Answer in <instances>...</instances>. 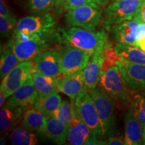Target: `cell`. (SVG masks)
<instances>
[{"label": "cell", "instance_id": "484cf974", "mask_svg": "<svg viewBox=\"0 0 145 145\" xmlns=\"http://www.w3.org/2000/svg\"><path fill=\"white\" fill-rule=\"evenodd\" d=\"M21 62L14 54L12 47L8 45L1 50L0 61V76L3 79L11 70Z\"/></svg>", "mask_w": 145, "mask_h": 145}, {"label": "cell", "instance_id": "277c9868", "mask_svg": "<svg viewBox=\"0 0 145 145\" xmlns=\"http://www.w3.org/2000/svg\"><path fill=\"white\" fill-rule=\"evenodd\" d=\"M56 20L48 13L34 14L21 18L14 30L12 40L28 39L36 34L53 33Z\"/></svg>", "mask_w": 145, "mask_h": 145}, {"label": "cell", "instance_id": "8992f818", "mask_svg": "<svg viewBox=\"0 0 145 145\" xmlns=\"http://www.w3.org/2000/svg\"><path fill=\"white\" fill-rule=\"evenodd\" d=\"M142 0H114L104 10V23L108 29L135 19Z\"/></svg>", "mask_w": 145, "mask_h": 145}, {"label": "cell", "instance_id": "44dd1931", "mask_svg": "<svg viewBox=\"0 0 145 145\" xmlns=\"http://www.w3.org/2000/svg\"><path fill=\"white\" fill-rule=\"evenodd\" d=\"M32 78L39 96H46L58 89V78H54L41 74L38 71H32Z\"/></svg>", "mask_w": 145, "mask_h": 145}, {"label": "cell", "instance_id": "ba28073f", "mask_svg": "<svg viewBox=\"0 0 145 145\" xmlns=\"http://www.w3.org/2000/svg\"><path fill=\"white\" fill-rule=\"evenodd\" d=\"M50 34H36L22 40H12L9 45L20 62L30 61L49 47L46 36Z\"/></svg>", "mask_w": 145, "mask_h": 145}, {"label": "cell", "instance_id": "5bb4252c", "mask_svg": "<svg viewBox=\"0 0 145 145\" xmlns=\"http://www.w3.org/2000/svg\"><path fill=\"white\" fill-rule=\"evenodd\" d=\"M57 87L59 91L73 100L85 90L88 89L85 83L83 71L58 77Z\"/></svg>", "mask_w": 145, "mask_h": 145}, {"label": "cell", "instance_id": "8d00e7d4", "mask_svg": "<svg viewBox=\"0 0 145 145\" xmlns=\"http://www.w3.org/2000/svg\"><path fill=\"white\" fill-rule=\"evenodd\" d=\"M137 46L145 51V36L137 42Z\"/></svg>", "mask_w": 145, "mask_h": 145}, {"label": "cell", "instance_id": "30bf717a", "mask_svg": "<svg viewBox=\"0 0 145 145\" xmlns=\"http://www.w3.org/2000/svg\"><path fill=\"white\" fill-rule=\"evenodd\" d=\"M116 65L130 89L134 93H143L145 89V65L120 59Z\"/></svg>", "mask_w": 145, "mask_h": 145}, {"label": "cell", "instance_id": "f546056e", "mask_svg": "<svg viewBox=\"0 0 145 145\" xmlns=\"http://www.w3.org/2000/svg\"><path fill=\"white\" fill-rule=\"evenodd\" d=\"M16 18H5L0 16V32L1 35L7 36L15 29L17 24Z\"/></svg>", "mask_w": 145, "mask_h": 145}, {"label": "cell", "instance_id": "d6a6232c", "mask_svg": "<svg viewBox=\"0 0 145 145\" xmlns=\"http://www.w3.org/2000/svg\"><path fill=\"white\" fill-rule=\"evenodd\" d=\"M0 16L5 18L16 17L5 3L4 0H0Z\"/></svg>", "mask_w": 145, "mask_h": 145}, {"label": "cell", "instance_id": "ac0fdd59", "mask_svg": "<svg viewBox=\"0 0 145 145\" xmlns=\"http://www.w3.org/2000/svg\"><path fill=\"white\" fill-rule=\"evenodd\" d=\"M22 107L3 106L0 111V129L1 133L8 134L16 128L23 118L25 110Z\"/></svg>", "mask_w": 145, "mask_h": 145}, {"label": "cell", "instance_id": "7402d4cb", "mask_svg": "<svg viewBox=\"0 0 145 145\" xmlns=\"http://www.w3.org/2000/svg\"><path fill=\"white\" fill-rule=\"evenodd\" d=\"M47 116L35 108L27 109L21 121V126L32 132H39L42 128Z\"/></svg>", "mask_w": 145, "mask_h": 145}, {"label": "cell", "instance_id": "4dcf8cb0", "mask_svg": "<svg viewBox=\"0 0 145 145\" xmlns=\"http://www.w3.org/2000/svg\"><path fill=\"white\" fill-rule=\"evenodd\" d=\"M86 5H91L97 8H101V6L97 5L93 0H65L64 10L67 12L69 10H73V9Z\"/></svg>", "mask_w": 145, "mask_h": 145}, {"label": "cell", "instance_id": "7a4b0ae2", "mask_svg": "<svg viewBox=\"0 0 145 145\" xmlns=\"http://www.w3.org/2000/svg\"><path fill=\"white\" fill-rule=\"evenodd\" d=\"M115 101L120 108L129 107L133 91L130 89L116 65L103 72L99 86Z\"/></svg>", "mask_w": 145, "mask_h": 145}, {"label": "cell", "instance_id": "7c38bea8", "mask_svg": "<svg viewBox=\"0 0 145 145\" xmlns=\"http://www.w3.org/2000/svg\"><path fill=\"white\" fill-rule=\"evenodd\" d=\"M32 60L36 71L40 73L54 78H58L63 75L61 54L59 52L44 50Z\"/></svg>", "mask_w": 145, "mask_h": 145}, {"label": "cell", "instance_id": "e575fe53", "mask_svg": "<svg viewBox=\"0 0 145 145\" xmlns=\"http://www.w3.org/2000/svg\"><path fill=\"white\" fill-rule=\"evenodd\" d=\"M85 145H90V144H93V145H104L105 144V142L104 140H100V139L97 138V137H94L93 135H91L90 137H89V138L87 139L86 142L84 143Z\"/></svg>", "mask_w": 145, "mask_h": 145}, {"label": "cell", "instance_id": "b9f144b4", "mask_svg": "<svg viewBox=\"0 0 145 145\" xmlns=\"http://www.w3.org/2000/svg\"><path fill=\"white\" fill-rule=\"evenodd\" d=\"M142 1H145V0H142Z\"/></svg>", "mask_w": 145, "mask_h": 145}, {"label": "cell", "instance_id": "8fae6325", "mask_svg": "<svg viewBox=\"0 0 145 145\" xmlns=\"http://www.w3.org/2000/svg\"><path fill=\"white\" fill-rule=\"evenodd\" d=\"M31 77V61L21 62L3 78L0 91H2L7 97H10Z\"/></svg>", "mask_w": 145, "mask_h": 145}, {"label": "cell", "instance_id": "2e32d148", "mask_svg": "<svg viewBox=\"0 0 145 145\" xmlns=\"http://www.w3.org/2000/svg\"><path fill=\"white\" fill-rule=\"evenodd\" d=\"M104 57V51L93 53L88 64L83 70L85 83L88 89L95 88L98 86L103 74L102 65Z\"/></svg>", "mask_w": 145, "mask_h": 145}, {"label": "cell", "instance_id": "d6986e66", "mask_svg": "<svg viewBox=\"0 0 145 145\" xmlns=\"http://www.w3.org/2000/svg\"><path fill=\"white\" fill-rule=\"evenodd\" d=\"M139 21L126 20L112 27V34L117 43L137 46L136 30Z\"/></svg>", "mask_w": 145, "mask_h": 145}, {"label": "cell", "instance_id": "1f68e13d", "mask_svg": "<svg viewBox=\"0 0 145 145\" xmlns=\"http://www.w3.org/2000/svg\"><path fill=\"white\" fill-rule=\"evenodd\" d=\"M105 145H124L126 144L125 141L124 137H122L121 136H112V137L106 138L104 140Z\"/></svg>", "mask_w": 145, "mask_h": 145}, {"label": "cell", "instance_id": "ab89813d", "mask_svg": "<svg viewBox=\"0 0 145 145\" xmlns=\"http://www.w3.org/2000/svg\"><path fill=\"white\" fill-rule=\"evenodd\" d=\"M143 144H145V127L143 129Z\"/></svg>", "mask_w": 145, "mask_h": 145}, {"label": "cell", "instance_id": "836d02e7", "mask_svg": "<svg viewBox=\"0 0 145 145\" xmlns=\"http://www.w3.org/2000/svg\"><path fill=\"white\" fill-rule=\"evenodd\" d=\"M134 20L145 23V1H142L137 16Z\"/></svg>", "mask_w": 145, "mask_h": 145}, {"label": "cell", "instance_id": "cb8c5ba5", "mask_svg": "<svg viewBox=\"0 0 145 145\" xmlns=\"http://www.w3.org/2000/svg\"><path fill=\"white\" fill-rule=\"evenodd\" d=\"M62 99L59 91H55L46 96H39L33 107L45 115L50 116L59 108Z\"/></svg>", "mask_w": 145, "mask_h": 145}, {"label": "cell", "instance_id": "f35d334b", "mask_svg": "<svg viewBox=\"0 0 145 145\" xmlns=\"http://www.w3.org/2000/svg\"><path fill=\"white\" fill-rule=\"evenodd\" d=\"M95 2L99 5L101 7H104L107 5V4L109 3L110 0H93Z\"/></svg>", "mask_w": 145, "mask_h": 145}, {"label": "cell", "instance_id": "74e56055", "mask_svg": "<svg viewBox=\"0 0 145 145\" xmlns=\"http://www.w3.org/2000/svg\"><path fill=\"white\" fill-rule=\"evenodd\" d=\"M8 97L5 95V94L2 91H0V107L2 108L5 104V101Z\"/></svg>", "mask_w": 145, "mask_h": 145}, {"label": "cell", "instance_id": "5b68a950", "mask_svg": "<svg viewBox=\"0 0 145 145\" xmlns=\"http://www.w3.org/2000/svg\"><path fill=\"white\" fill-rule=\"evenodd\" d=\"M76 114L89 128L91 134L97 138H104L100 120L88 89L85 90L74 100Z\"/></svg>", "mask_w": 145, "mask_h": 145}, {"label": "cell", "instance_id": "d4e9b609", "mask_svg": "<svg viewBox=\"0 0 145 145\" xmlns=\"http://www.w3.org/2000/svg\"><path fill=\"white\" fill-rule=\"evenodd\" d=\"M10 141L14 145H35L38 144L37 136L23 127H16L11 131Z\"/></svg>", "mask_w": 145, "mask_h": 145}, {"label": "cell", "instance_id": "3957f363", "mask_svg": "<svg viewBox=\"0 0 145 145\" xmlns=\"http://www.w3.org/2000/svg\"><path fill=\"white\" fill-rule=\"evenodd\" d=\"M97 110L104 138L115 135L117 116L115 101L100 86L88 89Z\"/></svg>", "mask_w": 145, "mask_h": 145}, {"label": "cell", "instance_id": "4316f807", "mask_svg": "<svg viewBox=\"0 0 145 145\" xmlns=\"http://www.w3.org/2000/svg\"><path fill=\"white\" fill-rule=\"evenodd\" d=\"M73 101V99H71V101H62L59 108L50 116L57 118L69 127L71 120L76 116L75 104Z\"/></svg>", "mask_w": 145, "mask_h": 145}, {"label": "cell", "instance_id": "ffe728a7", "mask_svg": "<svg viewBox=\"0 0 145 145\" xmlns=\"http://www.w3.org/2000/svg\"><path fill=\"white\" fill-rule=\"evenodd\" d=\"M91 135L89 128L77 114L71 120L68 127L67 140L71 144H84L89 137Z\"/></svg>", "mask_w": 145, "mask_h": 145}, {"label": "cell", "instance_id": "e0dca14e", "mask_svg": "<svg viewBox=\"0 0 145 145\" xmlns=\"http://www.w3.org/2000/svg\"><path fill=\"white\" fill-rule=\"evenodd\" d=\"M124 126V139L127 145L143 144V128L130 108L125 116Z\"/></svg>", "mask_w": 145, "mask_h": 145}, {"label": "cell", "instance_id": "83f0119b", "mask_svg": "<svg viewBox=\"0 0 145 145\" xmlns=\"http://www.w3.org/2000/svg\"><path fill=\"white\" fill-rule=\"evenodd\" d=\"M129 108H131L136 118L144 129L145 127V95L139 94L134 95Z\"/></svg>", "mask_w": 145, "mask_h": 145}, {"label": "cell", "instance_id": "d590c367", "mask_svg": "<svg viewBox=\"0 0 145 145\" xmlns=\"http://www.w3.org/2000/svg\"><path fill=\"white\" fill-rule=\"evenodd\" d=\"M65 0H54V9L57 14H61L64 10Z\"/></svg>", "mask_w": 145, "mask_h": 145}, {"label": "cell", "instance_id": "60d3db41", "mask_svg": "<svg viewBox=\"0 0 145 145\" xmlns=\"http://www.w3.org/2000/svg\"><path fill=\"white\" fill-rule=\"evenodd\" d=\"M143 94H144V95H145V89L144 90V91H143Z\"/></svg>", "mask_w": 145, "mask_h": 145}, {"label": "cell", "instance_id": "6da1fadb", "mask_svg": "<svg viewBox=\"0 0 145 145\" xmlns=\"http://www.w3.org/2000/svg\"><path fill=\"white\" fill-rule=\"evenodd\" d=\"M58 36L66 45L77 47L92 54L104 51L110 42L108 34L104 30H89L79 27H71L67 30H61Z\"/></svg>", "mask_w": 145, "mask_h": 145}, {"label": "cell", "instance_id": "4fadbf2b", "mask_svg": "<svg viewBox=\"0 0 145 145\" xmlns=\"http://www.w3.org/2000/svg\"><path fill=\"white\" fill-rule=\"evenodd\" d=\"M38 97L39 94L36 91L31 77L10 96V98L8 99L4 106L22 107L28 109L30 106H33Z\"/></svg>", "mask_w": 145, "mask_h": 145}, {"label": "cell", "instance_id": "9c48e42d", "mask_svg": "<svg viewBox=\"0 0 145 145\" xmlns=\"http://www.w3.org/2000/svg\"><path fill=\"white\" fill-rule=\"evenodd\" d=\"M63 75L81 71L88 64L92 53L84 51L77 47L69 46L63 47L60 51Z\"/></svg>", "mask_w": 145, "mask_h": 145}, {"label": "cell", "instance_id": "52a82bcc", "mask_svg": "<svg viewBox=\"0 0 145 145\" xmlns=\"http://www.w3.org/2000/svg\"><path fill=\"white\" fill-rule=\"evenodd\" d=\"M65 19L67 24L70 27L96 30L102 19V12L101 8L89 5H83L67 11Z\"/></svg>", "mask_w": 145, "mask_h": 145}, {"label": "cell", "instance_id": "9a60e30c", "mask_svg": "<svg viewBox=\"0 0 145 145\" xmlns=\"http://www.w3.org/2000/svg\"><path fill=\"white\" fill-rule=\"evenodd\" d=\"M39 133L57 144H63L68 135V126L53 116H47L46 120Z\"/></svg>", "mask_w": 145, "mask_h": 145}, {"label": "cell", "instance_id": "f1b7e54d", "mask_svg": "<svg viewBox=\"0 0 145 145\" xmlns=\"http://www.w3.org/2000/svg\"><path fill=\"white\" fill-rule=\"evenodd\" d=\"M54 7V0H29V12L33 14L48 13Z\"/></svg>", "mask_w": 145, "mask_h": 145}, {"label": "cell", "instance_id": "603a6c76", "mask_svg": "<svg viewBox=\"0 0 145 145\" xmlns=\"http://www.w3.org/2000/svg\"><path fill=\"white\" fill-rule=\"evenodd\" d=\"M114 50L120 59L145 65V51L140 47L132 44L116 43Z\"/></svg>", "mask_w": 145, "mask_h": 145}]
</instances>
